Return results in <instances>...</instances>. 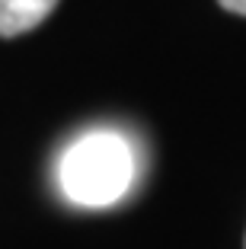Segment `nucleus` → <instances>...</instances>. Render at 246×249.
Wrapping results in <instances>:
<instances>
[{"label":"nucleus","instance_id":"nucleus-2","mask_svg":"<svg viewBox=\"0 0 246 249\" xmlns=\"http://www.w3.org/2000/svg\"><path fill=\"white\" fill-rule=\"evenodd\" d=\"M61 0H0V38H16L42 26Z\"/></svg>","mask_w":246,"mask_h":249},{"label":"nucleus","instance_id":"nucleus-3","mask_svg":"<svg viewBox=\"0 0 246 249\" xmlns=\"http://www.w3.org/2000/svg\"><path fill=\"white\" fill-rule=\"evenodd\" d=\"M224 10H230V13H237V16H246V0H217Z\"/></svg>","mask_w":246,"mask_h":249},{"label":"nucleus","instance_id":"nucleus-1","mask_svg":"<svg viewBox=\"0 0 246 249\" xmlns=\"http://www.w3.org/2000/svg\"><path fill=\"white\" fill-rule=\"evenodd\" d=\"M58 185L67 201L83 208L122 201L134 185V150L128 138L112 128L80 134L58 160Z\"/></svg>","mask_w":246,"mask_h":249}]
</instances>
